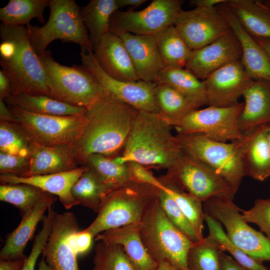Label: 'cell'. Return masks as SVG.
Returning a JSON list of instances; mask_svg holds the SVG:
<instances>
[{
	"instance_id": "7",
	"label": "cell",
	"mask_w": 270,
	"mask_h": 270,
	"mask_svg": "<svg viewBox=\"0 0 270 270\" xmlns=\"http://www.w3.org/2000/svg\"><path fill=\"white\" fill-rule=\"evenodd\" d=\"M158 190L134 181L115 188L108 194L96 218L82 230L94 238L108 230L140 222Z\"/></svg>"
},
{
	"instance_id": "15",
	"label": "cell",
	"mask_w": 270,
	"mask_h": 270,
	"mask_svg": "<svg viewBox=\"0 0 270 270\" xmlns=\"http://www.w3.org/2000/svg\"><path fill=\"white\" fill-rule=\"evenodd\" d=\"M51 217V230L42 254L54 270H78V255L72 242L79 226L74 213L62 214L48 209Z\"/></svg>"
},
{
	"instance_id": "18",
	"label": "cell",
	"mask_w": 270,
	"mask_h": 270,
	"mask_svg": "<svg viewBox=\"0 0 270 270\" xmlns=\"http://www.w3.org/2000/svg\"><path fill=\"white\" fill-rule=\"evenodd\" d=\"M253 80L246 73L241 60L219 68L203 80L207 105L228 107L234 104Z\"/></svg>"
},
{
	"instance_id": "5",
	"label": "cell",
	"mask_w": 270,
	"mask_h": 270,
	"mask_svg": "<svg viewBox=\"0 0 270 270\" xmlns=\"http://www.w3.org/2000/svg\"><path fill=\"white\" fill-rule=\"evenodd\" d=\"M175 137L184 153L214 170L236 194L244 176L243 156L248 134L230 142L214 140L200 134H177Z\"/></svg>"
},
{
	"instance_id": "50",
	"label": "cell",
	"mask_w": 270,
	"mask_h": 270,
	"mask_svg": "<svg viewBox=\"0 0 270 270\" xmlns=\"http://www.w3.org/2000/svg\"><path fill=\"white\" fill-rule=\"evenodd\" d=\"M12 84L9 77L0 70V99L4 100L12 95Z\"/></svg>"
},
{
	"instance_id": "20",
	"label": "cell",
	"mask_w": 270,
	"mask_h": 270,
	"mask_svg": "<svg viewBox=\"0 0 270 270\" xmlns=\"http://www.w3.org/2000/svg\"><path fill=\"white\" fill-rule=\"evenodd\" d=\"M226 1L216 8L226 18L240 44L241 61L246 73L252 80L270 82V56L242 26L226 4Z\"/></svg>"
},
{
	"instance_id": "13",
	"label": "cell",
	"mask_w": 270,
	"mask_h": 270,
	"mask_svg": "<svg viewBox=\"0 0 270 270\" xmlns=\"http://www.w3.org/2000/svg\"><path fill=\"white\" fill-rule=\"evenodd\" d=\"M164 176L202 202L214 197L233 199L235 195L228 184L214 170L183 151Z\"/></svg>"
},
{
	"instance_id": "14",
	"label": "cell",
	"mask_w": 270,
	"mask_h": 270,
	"mask_svg": "<svg viewBox=\"0 0 270 270\" xmlns=\"http://www.w3.org/2000/svg\"><path fill=\"white\" fill-rule=\"evenodd\" d=\"M80 55L82 65L96 76L108 94L138 111L160 114L154 97L156 83L141 80L133 82L118 80L104 72L92 52L82 50Z\"/></svg>"
},
{
	"instance_id": "43",
	"label": "cell",
	"mask_w": 270,
	"mask_h": 270,
	"mask_svg": "<svg viewBox=\"0 0 270 270\" xmlns=\"http://www.w3.org/2000/svg\"><path fill=\"white\" fill-rule=\"evenodd\" d=\"M160 204L172 223L194 242L200 241L193 228L172 196L163 189L158 188Z\"/></svg>"
},
{
	"instance_id": "31",
	"label": "cell",
	"mask_w": 270,
	"mask_h": 270,
	"mask_svg": "<svg viewBox=\"0 0 270 270\" xmlns=\"http://www.w3.org/2000/svg\"><path fill=\"white\" fill-rule=\"evenodd\" d=\"M155 83L165 84L172 86L198 108L207 105L203 80H199L185 68L164 67L159 74Z\"/></svg>"
},
{
	"instance_id": "35",
	"label": "cell",
	"mask_w": 270,
	"mask_h": 270,
	"mask_svg": "<svg viewBox=\"0 0 270 270\" xmlns=\"http://www.w3.org/2000/svg\"><path fill=\"white\" fill-rule=\"evenodd\" d=\"M50 0H10L0 9L2 24L12 26H28L33 18L44 22V12Z\"/></svg>"
},
{
	"instance_id": "49",
	"label": "cell",
	"mask_w": 270,
	"mask_h": 270,
	"mask_svg": "<svg viewBox=\"0 0 270 270\" xmlns=\"http://www.w3.org/2000/svg\"><path fill=\"white\" fill-rule=\"evenodd\" d=\"M219 256L221 270H248L224 252L219 251Z\"/></svg>"
},
{
	"instance_id": "52",
	"label": "cell",
	"mask_w": 270,
	"mask_h": 270,
	"mask_svg": "<svg viewBox=\"0 0 270 270\" xmlns=\"http://www.w3.org/2000/svg\"><path fill=\"white\" fill-rule=\"evenodd\" d=\"M226 1V0H192L190 1V4L196 7L210 8L216 7V6Z\"/></svg>"
},
{
	"instance_id": "55",
	"label": "cell",
	"mask_w": 270,
	"mask_h": 270,
	"mask_svg": "<svg viewBox=\"0 0 270 270\" xmlns=\"http://www.w3.org/2000/svg\"><path fill=\"white\" fill-rule=\"evenodd\" d=\"M254 38L270 56V39Z\"/></svg>"
},
{
	"instance_id": "27",
	"label": "cell",
	"mask_w": 270,
	"mask_h": 270,
	"mask_svg": "<svg viewBox=\"0 0 270 270\" xmlns=\"http://www.w3.org/2000/svg\"><path fill=\"white\" fill-rule=\"evenodd\" d=\"M244 30L256 38L270 39V8L252 0L226 2Z\"/></svg>"
},
{
	"instance_id": "56",
	"label": "cell",
	"mask_w": 270,
	"mask_h": 270,
	"mask_svg": "<svg viewBox=\"0 0 270 270\" xmlns=\"http://www.w3.org/2000/svg\"><path fill=\"white\" fill-rule=\"evenodd\" d=\"M157 270H180L174 267L168 262H162L158 264Z\"/></svg>"
},
{
	"instance_id": "57",
	"label": "cell",
	"mask_w": 270,
	"mask_h": 270,
	"mask_svg": "<svg viewBox=\"0 0 270 270\" xmlns=\"http://www.w3.org/2000/svg\"><path fill=\"white\" fill-rule=\"evenodd\" d=\"M38 270H54L46 262L42 256L38 265Z\"/></svg>"
},
{
	"instance_id": "40",
	"label": "cell",
	"mask_w": 270,
	"mask_h": 270,
	"mask_svg": "<svg viewBox=\"0 0 270 270\" xmlns=\"http://www.w3.org/2000/svg\"><path fill=\"white\" fill-rule=\"evenodd\" d=\"M86 165L93 170L104 183L114 189L132 181L128 163L119 164L112 158L100 154H92L88 157Z\"/></svg>"
},
{
	"instance_id": "25",
	"label": "cell",
	"mask_w": 270,
	"mask_h": 270,
	"mask_svg": "<svg viewBox=\"0 0 270 270\" xmlns=\"http://www.w3.org/2000/svg\"><path fill=\"white\" fill-rule=\"evenodd\" d=\"M56 200V197L52 194L22 216L18 226L6 236L4 244L0 252V260H14L26 258L24 250L28 242L32 236L40 221L43 220L46 210Z\"/></svg>"
},
{
	"instance_id": "26",
	"label": "cell",
	"mask_w": 270,
	"mask_h": 270,
	"mask_svg": "<svg viewBox=\"0 0 270 270\" xmlns=\"http://www.w3.org/2000/svg\"><path fill=\"white\" fill-rule=\"evenodd\" d=\"M30 168L24 177L56 174L78 168L70 146H45L35 143L30 156Z\"/></svg>"
},
{
	"instance_id": "41",
	"label": "cell",
	"mask_w": 270,
	"mask_h": 270,
	"mask_svg": "<svg viewBox=\"0 0 270 270\" xmlns=\"http://www.w3.org/2000/svg\"><path fill=\"white\" fill-rule=\"evenodd\" d=\"M92 270H134L122 247L100 241L95 246Z\"/></svg>"
},
{
	"instance_id": "58",
	"label": "cell",
	"mask_w": 270,
	"mask_h": 270,
	"mask_svg": "<svg viewBox=\"0 0 270 270\" xmlns=\"http://www.w3.org/2000/svg\"><path fill=\"white\" fill-rule=\"evenodd\" d=\"M264 132L270 149V123L264 124Z\"/></svg>"
},
{
	"instance_id": "22",
	"label": "cell",
	"mask_w": 270,
	"mask_h": 270,
	"mask_svg": "<svg viewBox=\"0 0 270 270\" xmlns=\"http://www.w3.org/2000/svg\"><path fill=\"white\" fill-rule=\"evenodd\" d=\"M88 168V166L84 165L68 172L28 177L1 174L0 182V184H26L37 186L46 192L58 196L64 207L69 210L79 204L72 194V187Z\"/></svg>"
},
{
	"instance_id": "4",
	"label": "cell",
	"mask_w": 270,
	"mask_h": 270,
	"mask_svg": "<svg viewBox=\"0 0 270 270\" xmlns=\"http://www.w3.org/2000/svg\"><path fill=\"white\" fill-rule=\"evenodd\" d=\"M139 234L146 251L158 264L166 262L180 270H188L187 255L194 242L170 220L156 197L140 222Z\"/></svg>"
},
{
	"instance_id": "23",
	"label": "cell",
	"mask_w": 270,
	"mask_h": 270,
	"mask_svg": "<svg viewBox=\"0 0 270 270\" xmlns=\"http://www.w3.org/2000/svg\"><path fill=\"white\" fill-rule=\"evenodd\" d=\"M140 222L108 230L95 237L96 240L120 246L134 270H157L158 264L150 256L141 240Z\"/></svg>"
},
{
	"instance_id": "47",
	"label": "cell",
	"mask_w": 270,
	"mask_h": 270,
	"mask_svg": "<svg viewBox=\"0 0 270 270\" xmlns=\"http://www.w3.org/2000/svg\"><path fill=\"white\" fill-rule=\"evenodd\" d=\"M130 169V180L132 181L146 184L160 188L162 183L158 178H156L150 169L138 164L128 162Z\"/></svg>"
},
{
	"instance_id": "32",
	"label": "cell",
	"mask_w": 270,
	"mask_h": 270,
	"mask_svg": "<svg viewBox=\"0 0 270 270\" xmlns=\"http://www.w3.org/2000/svg\"><path fill=\"white\" fill-rule=\"evenodd\" d=\"M114 190L89 167L74 184L71 192L79 204L98 213L108 194Z\"/></svg>"
},
{
	"instance_id": "30",
	"label": "cell",
	"mask_w": 270,
	"mask_h": 270,
	"mask_svg": "<svg viewBox=\"0 0 270 270\" xmlns=\"http://www.w3.org/2000/svg\"><path fill=\"white\" fill-rule=\"evenodd\" d=\"M119 10L117 0H91L80 7L82 20L94 46L109 32L110 18Z\"/></svg>"
},
{
	"instance_id": "21",
	"label": "cell",
	"mask_w": 270,
	"mask_h": 270,
	"mask_svg": "<svg viewBox=\"0 0 270 270\" xmlns=\"http://www.w3.org/2000/svg\"><path fill=\"white\" fill-rule=\"evenodd\" d=\"M140 80L155 83L164 65L155 36L123 33L118 35Z\"/></svg>"
},
{
	"instance_id": "33",
	"label": "cell",
	"mask_w": 270,
	"mask_h": 270,
	"mask_svg": "<svg viewBox=\"0 0 270 270\" xmlns=\"http://www.w3.org/2000/svg\"><path fill=\"white\" fill-rule=\"evenodd\" d=\"M155 36L164 66L172 68H185L192 50L174 26L166 28Z\"/></svg>"
},
{
	"instance_id": "53",
	"label": "cell",
	"mask_w": 270,
	"mask_h": 270,
	"mask_svg": "<svg viewBox=\"0 0 270 270\" xmlns=\"http://www.w3.org/2000/svg\"><path fill=\"white\" fill-rule=\"evenodd\" d=\"M0 121H14L12 112L4 101L1 99H0Z\"/></svg>"
},
{
	"instance_id": "37",
	"label": "cell",
	"mask_w": 270,
	"mask_h": 270,
	"mask_svg": "<svg viewBox=\"0 0 270 270\" xmlns=\"http://www.w3.org/2000/svg\"><path fill=\"white\" fill-rule=\"evenodd\" d=\"M52 195L37 186L26 184L0 185V200L16 206L22 216Z\"/></svg>"
},
{
	"instance_id": "42",
	"label": "cell",
	"mask_w": 270,
	"mask_h": 270,
	"mask_svg": "<svg viewBox=\"0 0 270 270\" xmlns=\"http://www.w3.org/2000/svg\"><path fill=\"white\" fill-rule=\"evenodd\" d=\"M187 266L188 270H221L219 250L206 236L190 246Z\"/></svg>"
},
{
	"instance_id": "16",
	"label": "cell",
	"mask_w": 270,
	"mask_h": 270,
	"mask_svg": "<svg viewBox=\"0 0 270 270\" xmlns=\"http://www.w3.org/2000/svg\"><path fill=\"white\" fill-rule=\"evenodd\" d=\"M174 26L192 50L211 44L231 30L216 6L183 10Z\"/></svg>"
},
{
	"instance_id": "17",
	"label": "cell",
	"mask_w": 270,
	"mask_h": 270,
	"mask_svg": "<svg viewBox=\"0 0 270 270\" xmlns=\"http://www.w3.org/2000/svg\"><path fill=\"white\" fill-rule=\"evenodd\" d=\"M242 56L240 44L231 29L211 44L192 50L184 68L204 80L219 68L240 60Z\"/></svg>"
},
{
	"instance_id": "34",
	"label": "cell",
	"mask_w": 270,
	"mask_h": 270,
	"mask_svg": "<svg viewBox=\"0 0 270 270\" xmlns=\"http://www.w3.org/2000/svg\"><path fill=\"white\" fill-rule=\"evenodd\" d=\"M158 178L162 184L160 189L165 190L172 196L193 228L198 240H202L204 238L202 231L204 220L202 202L184 190L164 175Z\"/></svg>"
},
{
	"instance_id": "2",
	"label": "cell",
	"mask_w": 270,
	"mask_h": 270,
	"mask_svg": "<svg viewBox=\"0 0 270 270\" xmlns=\"http://www.w3.org/2000/svg\"><path fill=\"white\" fill-rule=\"evenodd\" d=\"M172 128L158 114L138 111L122 154L114 160L119 164L136 162L148 169H170L182 152Z\"/></svg>"
},
{
	"instance_id": "3",
	"label": "cell",
	"mask_w": 270,
	"mask_h": 270,
	"mask_svg": "<svg viewBox=\"0 0 270 270\" xmlns=\"http://www.w3.org/2000/svg\"><path fill=\"white\" fill-rule=\"evenodd\" d=\"M0 38V65L12 82V96H48L45 72L32 46L26 26L2 24Z\"/></svg>"
},
{
	"instance_id": "11",
	"label": "cell",
	"mask_w": 270,
	"mask_h": 270,
	"mask_svg": "<svg viewBox=\"0 0 270 270\" xmlns=\"http://www.w3.org/2000/svg\"><path fill=\"white\" fill-rule=\"evenodd\" d=\"M7 106L13 115V122L20 124L34 142L42 146L72 145L82 134L86 124L84 114L46 116L27 112L14 106Z\"/></svg>"
},
{
	"instance_id": "48",
	"label": "cell",
	"mask_w": 270,
	"mask_h": 270,
	"mask_svg": "<svg viewBox=\"0 0 270 270\" xmlns=\"http://www.w3.org/2000/svg\"><path fill=\"white\" fill-rule=\"evenodd\" d=\"M94 237L82 230L76 232L72 237V242L78 254L86 253L90 249Z\"/></svg>"
},
{
	"instance_id": "44",
	"label": "cell",
	"mask_w": 270,
	"mask_h": 270,
	"mask_svg": "<svg viewBox=\"0 0 270 270\" xmlns=\"http://www.w3.org/2000/svg\"><path fill=\"white\" fill-rule=\"evenodd\" d=\"M242 218L246 222L258 225L270 239V198L258 199L248 210H241Z\"/></svg>"
},
{
	"instance_id": "54",
	"label": "cell",
	"mask_w": 270,
	"mask_h": 270,
	"mask_svg": "<svg viewBox=\"0 0 270 270\" xmlns=\"http://www.w3.org/2000/svg\"><path fill=\"white\" fill-rule=\"evenodd\" d=\"M146 1V0H117V3L119 9L130 7V9L134 10L145 3Z\"/></svg>"
},
{
	"instance_id": "8",
	"label": "cell",
	"mask_w": 270,
	"mask_h": 270,
	"mask_svg": "<svg viewBox=\"0 0 270 270\" xmlns=\"http://www.w3.org/2000/svg\"><path fill=\"white\" fill-rule=\"evenodd\" d=\"M50 16L42 26H26L32 46L38 54L46 50L52 41L78 44L82 50L93 52L88 31L80 16V7L74 0H50Z\"/></svg>"
},
{
	"instance_id": "9",
	"label": "cell",
	"mask_w": 270,
	"mask_h": 270,
	"mask_svg": "<svg viewBox=\"0 0 270 270\" xmlns=\"http://www.w3.org/2000/svg\"><path fill=\"white\" fill-rule=\"evenodd\" d=\"M204 204V212L222 224L227 236L239 249L259 262L270 261V239L243 220L232 199L214 197Z\"/></svg>"
},
{
	"instance_id": "24",
	"label": "cell",
	"mask_w": 270,
	"mask_h": 270,
	"mask_svg": "<svg viewBox=\"0 0 270 270\" xmlns=\"http://www.w3.org/2000/svg\"><path fill=\"white\" fill-rule=\"evenodd\" d=\"M242 96L244 102L238 125L240 132L246 135L258 126L270 123V82L254 80Z\"/></svg>"
},
{
	"instance_id": "36",
	"label": "cell",
	"mask_w": 270,
	"mask_h": 270,
	"mask_svg": "<svg viewBox=\"0 0 270 270\" xmlns=\"http://www.w3.org/2000/svg\"><path fill=\"white\" fill-rule=\"evenodd\" d=\"M154 97L160 114L166 120H176L198 108L192 101L172 86L156 83Z\"/></svg>"
},
{
	"instance_id": "10",
	"label": "cell",
	"mask_w": 270,
	"mask_h": 270,
	"mask_svg": "<svg viewBox=\"0 0 270 270\" xmlns=\"http://www.w3.org/2000/svg\"><path fill=\"white\" fill-rule=\"evenodd\" d=\"M244 105L238 102L228 107L208 106L196 110L176 120H166L178 134H200L218 142H227L243 139L238 118Z\"/></svg>"
},
{
	"instance_id": "12",
	"label": "cell",
	"mask_w": 270,
	"mask_h": 270,
	"mask_svg": "<svg viewBox=\"0 0 270 270\" xmlns=\"http://www.w3.org/2000/svg\"><path fill=\"white\" fill-rule=\"evenodd\" d=\"M184 2L182 0H154L140 10H118L110 18L109 32L118 36L128 32L155 36L174 25L183 11Z\"/></svg>"
},
{
	"instance_id": "28",
	"label": "cell",
	"mask_w": 270,
	"mask_h": 270,
	"mask_svg": "<svg viewBox=\"0 0 270 270\" xmlns=\"http://www.w3.org/2000/svg\"><path fill=\"white\" fill-rule=\"evenodd\" d=\"M248 140L243 156L244 176L264 181L270 176V149L264 132V125L248 134Z\"/></svg>"
},
{
	"instance_id": "46",
	"label": "cell",
	"mask_w": 270,
	"mask_h": 270,
	"mask_svg": "<svg viewBox=\"0 0 270 270\" xmlns=\"http://www.w3.org/2000/svg\"><path fill=\"white\" fill-rule=\"evenodd\" d=\"M30 158L0 152V172L24 177L29 170Z\"/></svg>"
},
{
	"instance_id": "39",
	"label": "cell",
	"mask_w": 270,
	"mask_h": 270,
	"mask_svg": "<svg viewBox=\"0 0 270 270\" xmlns=\"http://www.w3.org/2000/svg\"><path fill=\"white\" fill-rule=\"evenodd\" d=\"M35 143L20 124L0 121V152L30 158Z\"/></svg>"
},
{
	"instance_id": "45",
	"label": "cell",
	"mask_w": 270,
	"mask_h": 270,
	"mask_svg": "<svg viewBox=\"0 0 270 270\" xmlns=\"http://www.w3.org/2000/svg\"><path fill=\"white\" fill-rule=\"evenodd\" d=\"M51 230V217L50 213L43 218L42 228L36 236L32 250L24 260V264L20 270H34L35 266L40 255L47 242Z\"/></svg>"
},
{
	"instance_id": "38",
	"label": "cell",
	"mask_w": 270,
	"mask_h": 270,
	"mask_svg": "<svg viewBox=\"0 0 270 270\" xmlns=\"http://www.w3.org/2000/svg\"><path fill=\"white\" fill-rule=\"evenodd\" d=\"M204 213L209 231L207 237L220 252H228L235 260L248 270H269L262 263L254 260L239 249L224 232L221 223Z\"/></svg>"
},
{
	"instance_id": "1",
	"label": "cell",
	"mask_w": 270,
	"mask_h": 270,
	"mask_svg": "<svg viewBox=\"0 0 270 270\" xmlns=\"http://www.w3.org/2000/svg\"><path fill=\"white\" fill-rule=\"evenodd\" d=\"M138 110L109 94L86 108V124L80 138L70 146L78 164L92 154L120 156Z\"/></svg>"
},
{
	"instance_id": "6",
	"label": "cell",
	"mask_w": 270,
	"mask_h": 270,
	"mask_svg": "<svg viewBox=\"0 0 270 270\" xmlns=\"http://www.w3.org/2000/svg\"><path fill=\"white\" fill-rule=\"evenodd\" d=\"M44 67L48 96L58 100L86 108L107 93L96 76L84 66L62 65L46 50L38 54Z\"/></svg>"
},
{
	"instance_id": "19",
	"label": "cell",
	"mask_w": 270,
	"mask_h": 270,
	"mask_svg": "<svg viewBox=\"0 0 270 270\" xmlns=\"http://www.w3.org/2000/svg\"><path fill=\"white\" fill-rule=\"evenodd\" d=\"M92 52L100 66L110 76L126 82L140 80L118 36L108 32L94 46Z\"/></svg>"
},
{
	"instance_id": "51",
	"label": "cell",
	"mask_w": 270,
	"mask_h": 270,
	"mask_svg": "<svg viewBox=\"0 0 270 270\" xmlns=\"http://www.w3.org/2000/svg\"><path fill=\"white\" fill-rule=\"evenodd\" d=\"M25 259L0 260V270H20Z\"/></svg>"
},
{
	"instance_id": "29",
	"label": "cell",
	"mask_w": 270,
	"mask_h": 270,
	"mask_svg": "<svg viewBox=\"0 0 270 270\" xmlns=\"http://www.w3.org/2000/svg\"><path fill=\"white\" fill-rule=\"evenodd\" d=\"M24 110L40 114L53 116H82L86 108L72 106L45 94L20 93L4 100Z\"/></svg>"
}]
</instances>
